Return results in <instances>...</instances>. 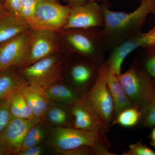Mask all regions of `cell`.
Here are the masks:
<instances>
[{
    "mask_svg": "<svg viewBox=\"0 0 155 155\" xmlns=\"http://www.w3.org/2000/svg\"><path fill=\"white\" fill-rule=\"evenodd\" d=\"M10 101V110L12 117L24 119H31L35 117L21 91L13 95Z\"/></svg>",
    "mask_w": 155,
    "mask_h": 155,
    "instance_id": "22",
    "label": "cell"
},
{
    "mask_svg": "<svg viewBox=\"0 0 155 155\" xmlns=\"http://www.w3.org/2000/svg\"><path fill=\"white\" fill-rule=\"evenodd\" d=\"M45 144L54 152L71 150L87 146L92 148L97 155H115L109 151L110 143L106 134L72 127H51Z\"/></svg>",
    "mask_w": 155,
    "mask_h": 155,
    "instance_id": "2",
    "label": "cell"
},
{
    "mask_svg": "<svg viewBox=\"0 0 155 155\" xmlns=\"http://www.w3.org/2000/svg\"><path fill=\"white\" fill-rule=\"evenodd\" d=\"M155 46V28L146 33L137 34L125 40L111 50L105 64L117 75L121 73L122 64L127 56L140 48Z\"/></svg>",
    "mask_w": 155,
    "mask_h": 155,
    "instance_id": "8",
    "label": "cell"
},
{
    "mask_svg": "<svg viewBox=\"0 0 155 155\" xmlns=\"http://www.w3.org/2000/svg\"><path fill=\"white\" fill-rule=\"evenodd\" d=\"M151 77L135 62L126 72L117 75L134 107L141 111L155 100V86Z\"/></svg>",
    "mask_w": 155,
    "mask_h": 155,
    "instance_id": "3",
    "label": "cell"
},
{
    "mask_svg": "<svg viewBox=\"0 0 155 155\" xmlns=\"http://www.w3.org/2000/svg\"><path fill=\"white\" fill-rule=\"evenodd\" d=\"M102 6L95 2H87L71 7V11L63 29L103 28L104 26Z\"/></svg>",
    "mask_w": 155,
    "mask_h": 155,
    "instance_id": "10",
    "label": "cell"
},
{
    "mask_svg": "<svg viewBox=\"0 0 155 155\" xmlns=\"http://www.w3.org/2000/svg\"><path fill=\"white\" fill-rule=\"evenodd\" d=\"M146 49L147 58L145 63L146 71L155 79V46Z\"/></svg>",
    "mask_w": 155,
    "mask_h": 155,
    "instance_id": "27",
    "label": "cell"
},
{
    "mask_svg": "<svg viewBox=\"0 0 155 155\" xmlns=\"http://www.w3.org/2000/svg\"><path fill=\"white\" fill-rule=\"evenodd\" d=\"M51 103L61 105L72 106L82 96L69 84L56 82L44 87Z\"/></svg>",
    "mask_w": 155,
    "mask_h": 155,
    "instance_id": "18",
    "label": "cell"
},
{
    "mask_svg": "<svg viewBox=\"0 0 155 155\" xmlns=\"http://www.w3.org/2000/svg\"><path fill=\"white\" fill-rule=\"evenodd\" d=\"M5 11H6L5 10V8H4L3 4L0 3V14L4 13Z\"/></svg>",
    "mask_w": 155,
    "mask_h": 155,
    "instance_id": "35",
    "label": "cell"
},
{
    "mask_svg": "<svg viewBox=\"0 0 155 155\" xmlns=\"http://www.w3.org/2000/svg\"><path fill=\"white\" fill-rule=\"evenodd\" d=\"M68 5L71 7L77 5H82L86 3L85 0H68Z\"/></svg>",
    "mask_w": 155,
    "mask_h": 155,
    "instance_id": "32",
    "label": "cell"
},
{
    "mask_svg": "<svg viewBox=\"0 0 155 155\" xmlns=\"http://www.w3.org/2000/svg\"><path fill=\"white\" fill-rule=\"evenodd\" d=\"M59 50L56 32L51 31L32 29L29 52L25 64L26 67Z\"/></svg>",
    "mask_w": 155,
    "mask_h": 155,
    "instance_id": "14",
    "label": "cell"
},
{
    "mask_svg": "<svg viewBox=\"0 0 155 155\" xmlns=\"http://www.w3.org/2000/svg\"><path fill=\"white\" fill-rule=\"evenodd\" d=\"M65 40L72 51L99 64L105 63L107 47L100 27L87 29H66Z\"/></svg>",
    "mask_w": 155,
    "mask_h": 155,
    "instance_id": "4",
    "label": "cell"
},
{
    "mask_svg": "<svg viewBox=\"0 0 155 155\" xmlns=\"http://www.w3.org/2000/svg\"><path fill=\"white\" fill-rule=\"evenodd\" d=\"M17 67H12L0 70V101L9 100L21 91L22 87L28 84L16 70Z\"/></svg>",
    "mask_w": 155,
    "mask_h": 155,
    "instance_id": "17",
    "label": "cell"
},
{
    "mask_svg": "<svg viewBox=\"0 0 155 155\" xmlns=\"http://www.w3.org/2000/svg\"><path fill=\"white\" fill-rule=\"evenodd\" d=\"M10 155L8 150L3 144L2 142L0 139V155Z\"/></svg>",
    "mask_w": 155,
    "mask_h": 155,
    "instance_id": "33",
    "label": "cell"
},
{
    "mask_svg": "<svg viewBox=\"0 0 155 155\" xmlns=\"http://www.w3.org/2000/svg\"><path fill=\"white\" fill-rule=\"evenodd\" d=\"M20 91L34 116L42 119L51 104L44 87L28 84Z\"/></svg>",
    "mask_w": 155,
    "mask_h": 155,
    "instance_id": "16",
    "label": "cell"
},
{
    "mask_svg": "<svg viewBox=\"0 0 155 155\" xmlns=\"http://www.w3.org/2000/svg\"><path fill=\"white\" fill-rule=\"evenodd\" d=\"M102 6L104 21L103 35L107 51H110L125 40L142 32L147 17L155 14V0L142 1L130 13L111 11L107 2Z\"/></svg>",
    "mask_w": 155,
    "mask_h": 155,
    "instance_id": "1",
    "label": "cell"
},
{
    "mask_svg": "<svg viewBox=\"0 0 155 155\" xmlns=\"http://www.w3.org/2000/svg\"><path fill=\"white\" fill-rule=\"evenodd\" d=\"M71 8L58 0H40L32 17L27 20L32 29L56 32L64 27Z\"/></svg>",
    "mask_w": 155,
    "mask_h": 155,
    "instance_id": "5",
    "label": "cell"
},
{
    "mask_svg": "<svg viewBox=\"0 0 155 155\" xmlns=\"http://www.w3.org/2000/svg\"><path fill=\"white\" fill-rule=\"evenodd\" d=\"M41 120L50 127H72L73 118L70 106L51 103Z\"/></svg>",
    "mask_w": 155,
    "mask_h": 155,
    "instance_id": "20",
    "label": "cell"
},
{
    "mask_svg": "<svg viewBox=\"0 0 155 155\" xmlns=\"http://www.w3.org/2000/svg\"><path fill=\"white\" fill-rule=\"evenodd\" d=\"M41 120L40 118L36 117L24 119L12 116L10 122L0 133V139L10 155H17L21 149L28 130Z\"/></svg>",
    "mask_w": 155,
    "mask_h": 155,
    "instance_id": "13",
    "label": "cell"
},
{
    "mask_svg": "<svg viewBox=\"0 0 155 155\" xmlns=\"http://www.w3.org/2000/svg\"><path fill=\"white\" fill-rule=\"evenodd\" d=\"M47 145L43 144L21 150L16 155H41L47 150Z\"/></svg>",
    "mask_w": 155,
    "mask_h": 155,
    "instance_id": "31",
    "label": "cell"
},
{
    "mask_svg": "<svg viewBox=\"0 0 155 155\" xmlns=\"http://www.w3.org/2000/svg\"><path fill=\"white\" fill-rule=\"evenodd\" d=\"M141 116V111L136 107H132L125 109L118 114L112 125L117 124L123 127H133L140 120Z\"/></svg>",
    "mask_w": 155,
    "mask_h": 155,
    "instance_id": "23",
    "label": "cell"
},
{
    "mask_svg": "<svg viewBox=\"0 0 155 155\" xmlns=\"http://www.w3.org/2000/svg\"><path fill=\"white\" fill-rule=\"evenodd\" d=\"M31 32L30 28L0 45V70L24 65L29 52Z\"/></svg>",
    "mask_w": 155,
    "mask_h": 155,
    "instance_id": "9",
    "label": "cell"
},
{
    "mask_svg": "<svg viewBox=\"0 0 155 155\" xmlns=\"http://www.w3.org/2000/svg\"><path fill=\"white\" fill-rule=\"evenodd\" d=\"M151 138L152 140L155 139V127L153 130L151 134Z\"/></svg>",
    "mask_w": 155,
    "mask_h": 155,
    "instance_id": "36",
    "label": "cell"
},
{
    "mask_svg": "<svg viewBox=\"0 0 155 155\" xmlns=\"http://www.w3.org/2000/svg\"><path fill=\"white\" fill-rule=\"evenodd\" d=\"M106 80L114 100L115 119L120 112L125 109L132 107L134 106L122 88L117 75L108 67L106 74Z\"/></svg>",
    "mask_w": 155,
    "mask_h": 155,
    "instance_id": "19",
    "label": "cell"
},
{
    "mask_svg": "<svg viewBox=\"0 0 155 155\" xmlns=\"http://www.w3.org/2000/svg\"><path fill=\"white\" fill-rule=\"evenodd\" d=\"M129 150L123 153V155H155V152L140 142L131 144Z\"/></svg>",
    "mask_w": 155,
    "mask_h": 155,
    "instance_id": "26",
    "label": "cell"
},
{
    "mask_svg": "<svg viewBox=\"0 0 155 155\" xmlns=\"http://www.w3.org/2000/svg\"><path fill=\"white\" fill-rule=\"evenodd\" d=\"M54 153L61 155H96L92 148L90 147H83L71 150L66 151H56Z\"/></svg>",
    "mask_w": 155,
    "mask_h": 155,
    "instance_id": "30",
    "label": "cell"
},
{
    "mask_svg": "<svg viewBox=\"0 0 155 155\" xmlns=\"http://www.w3.org/2000/svg\"><path fill=\"white\" fill-rule=\"evenodd\" d=\"M145 1V0H141V2H142V1Z\"/></svg>",
    "mask_w": 155,
    "mask_h": 155,
    "instance_id": "41",
    "label": "cell"
},
{
    "mask_svg": "<svg viewBox=\"0 0 155 155\" xmlns=\"http://www.w3.org/2000/svg\"><path fill=\"white\" fill-rule=\"evenodd\" d=\"M153 28H155V24Z\"/></svg>",
    "mask_w": 155,
    "mask_h": 155,
    "instance_id": "40",
    "label": "cell"
},
{
    "mask_svg": "<svg viewBox=\"0 0 155 155\" xmlns=\"http://www.w3.org/2000/svg\"><path fill=\"white\" fill-rule=\"evenodd\" d=\"M2 4H3V1H4V0H0V3H1V2H2Z\"/></svg>",
    "mask_w": 155,
    "mask_h": 155,
    "instance_id": "39",
    "label": "cell"
},
{
    "mask_svg": "<svg viewBox=\"0 0 155 155\" xmlns=\"http://www.w3.org/2000/svg\"><path fill=\"white\" fill-rule=\"evenodd\" d=\"M107 67L102 65L99 75L92 87L84 97L103 121L110 127L114 119V103L106 80Z\"/></svg>",
    "mask_w": 155,
    "mask_h": 155,
    "instance_id": "7",
    "label": "cell"
},
{
    "mask_svg": "<svg viewBox=\"0 0 155 155\" xmlns=\"http://www.w3.org/2000/svg\"><path fill=\"white\" fill-rule=\"evenodd\" d=\"M141 119L146 126L155 125V100L141 111Z\"/></svg>",
    "mask_w": 155,
    "mask_h": 155,
    "instance_id": "25",
    "label": "cell"
},
{
    "mask_svg": "<svg viewBox=\"0 0 155 155\" xmlns=\"http://www.w3.org/2000/svg\"><path fill=\"white\" fill-rule=\"evenodd\" d=\"M65 62L54 54L22 67L19 74L29 84L46 87L62 79Z\"/></svg>",
    "mask_w": 155,
    "mask_h": 155,
    "instance_id": "6",
    "label": "cell"
},
{
    "mask_svg": "<svg viewBox=\"0 0 155 155\" xmlns=\"http://www.w3.org/2000/svg\"><path fill=\"white\" fill-rule=\"evenodd\" d=\"M12 116L10 110V101L9 100L0 101V133L10 122Z\"/></svg>",
    "mask_w": 155,
    "mask_h": 155,
    "instance_id": "24",
    "label": "cell"
},
{
    "mask_svg": "<svg viewBox=\"0 0 155 155\" xmlns=\"http://www.w3.org/2000/svg\"><path fill=\"white\" fill-rule=\"evenodd\" d=\"M40 0H24L20 13V17L26 19L32 17Z\"/></svg>",
    "mask_w": 155,
    "mask_h": 155,
    "instance_id": "28",
    "label": "cell"
},
{
    "mask_svg": "<svg viewBox=\"0 0 155 155\" xmlns=\"http://www.w3.org/2000/svg\"><path fill=\"white\" fill-rule=\"evenodd\" d=\"M72 127L81 130L107 134L109 127L83 97L70 106Z\"/></svg>",
    "mask_w": 155,
    "mask_h": 155,
    "instance_id": "12",
    "label": "cell"
},
{
    "mask_svg": "<svg viewBox=\"0 0 155 155\" xmlns=\"http://www.w3.org/2000/svg\"><path fill=\"white\" fill-rule=\"evenodd\" d=\"M152 141L153 145V146L155 148V139L153 140H152Z\"/></svg>",
    "mask_w": 155,
    "mask_h": 155,
    "instance_id": "37",
    "label": "cell"
},
{
    "mask_svg": "<svg viewBox=\"0 0 155 155\" xmlns=\"http://www.w3.org/2000/svg\"><path fill=\"white\" fill-rule=\"evenodd\" d=\"M24 0H4L3 5L7 12L20 16V11Z\"/></svg>",
    "mask_w": 155,
    "mask_h": 155,
    "instance_id": "29",
    "label": "cell"
},
{
    "mask_svg": "<svg viewBox=\"0 0 155 155\" xmlns=\"http://www.w3.org/2000/svg\"><path fill=\"white\" fill-rule=\"evenodd\" d=\"M61 1H63L64 2H68V0H61Z\"/></svg>",
    "mask_w": 155,
    "mask_h": 155,
    "instance_id": "38",
    "label": "cell"
},
{
    "mask_svg": "<svg viewBox=\"0 0 155 155\" xmlns=\"http://www.w3.org/2000/svg\"><path fill=\"white\" fill-rule=\"evenodd\" d=\"M87 2H102L106 3L110 0H85Z\"/></svg>",
    "mask_w": 155,
    "mask_h": 155,
    "instance_id": "34",
    "label": "cell"
},
{
    "mask_svg": "<svg viewBox=\"0 0 155 155\" xmlns=\"http://www.w3.org/2000/svg\"><path fill=\"white\" fill-rule=\"evenodd\" d=\"M30 28L26 19L5 11L0 14V45Z\"/></svg>",
    "mask_w": 155,
    "mask_h": 155,
    "instance_id": "15",
    "label": "cell"
},
{
    "mask_svg": "<svg viewBox=\"0 0 155 155\" xmlns=\"http://www.w3.org/2000/svg\"><path fill=\"white\" fill-rule=\"evenodd\" d=\"M50 128L51 127L42 120L34 125L26 134L20 150L45 143L49 134Z\"/></svg>",
    "mask_w": 155,
    "mask_h": 155,
    "instance_id": "21",
    "label": "cell"
},
{
    "mask_svg": "<svg viewBox=\"0 0 155 155\" xmlns=\"http://www.w3.org/2000/svg\"><path fill=\"white\" fill-rule=\"evenodd\" d=\"M102 64L89 58L75 62L69 69V85L84 96L95 83Z\"/></svg>",
    "mask_w": 155,
    "mask_h": 155,
    "instance_id": "11",
    "label": "cell"
}]
</instances>
